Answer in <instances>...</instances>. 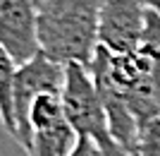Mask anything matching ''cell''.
<instances>
[{
    "label": "cell",
    "instance_id": "cell-11",
    "mask_svg": "<svg viewBox=\"0 0 160 156\" xmlns=\"http://www.w3.org/2000/svg\"><path fill=\"white\" fill-rule=\"evenodd\" d=\"M33 3H36V7H38V5H41V3H46V0H33Z\"/></svg>",
    "mask_w": 160,
    "mask_h": 156
},
{
    "label": "cell",
    "instance_id": "cell-5",
    "mask_svg": "<svg viewBox=\"0 0 160 156\" xmlns=\"http://www.w3.org/2000/svg\"><path fill=\"white\" fill-rule=\"evenodd\" d=\"M38 7L33 0H0V46L17 62H29L38 46Z\"/></svg>",
    "mask_w": 160,
    "mask_h": 156
},
{
    "label": "cell",
    "instance_id": "cell-9",
    "mask_svg": "<svg viewBox=\"0 0 160 156\" xmlns=\"http://www.w3.org/2000/svg\"><path fill=\"white\" fill-rule=\"evenodd\" d=\"M69 156H105L100 151V147L93 142V139H88V137H79L77 139V147L72 149Z\"/></svg>",
    "mask_w": 160,
    "mask_h": 156
},
{
    "label": "cell",
    "instance_id": "cell-8",
    "mask_svg": "<svg viewBox=\"0 0 160 156\" xmlns=\"http://www.w3.org/2000/svg\"><path fill=\"white\" fill-rule=\"evenodd\" d=\"M132 156H160V118L139 125V142Z\"/></svg>",
    "mask_w": 160,
    "mask_h": 156
},
{
    "label": "cell",
    "instance_id": "cell-3",
    "mask_svg": "<svg viewBox=\"0 0 160 156\" xmlns=\"http://www.w3.org/2000/svg\"><path fill=\"white\" fill-rule=\"evenodd\" d=\"M65 84V65L50 60L46 53H36L29 62L17 67L14 75V120L17 137L14 142L27 151L29 147V106L41 94H60Z\"/></svg>",
    "mask_w": 160,
    "mask_h": 156
},
{
    "label": "cell",
    "instance_id": "cell-1",
    "mask_svg": "<svg viewBox=\"0 0 160 156\" xmlns=\"http://www.w3.org/2000/svg\"><path fill=\"white\" fill-rule=\"evenodd\" d=\"M103 0H46L38 5V46L50 60L91 65L98 48Z\"/></svg>",
    "mask_w": 160,
    "mask_h": 156
},
{
    "label": "cell",
    "instance_id": "cell-4",
    "mask_svg": "<svg viewBox=\"0 0 160 156\" xmlns=\"http://www.w3.org/2000/svg\"><path fill=\"white\" fill-rule=\"evenodd\" d=\"M146 7L141 0H103L98 46L110 53H132L143 36Z\"/></svg>",
    "mask_w": 160,
    "mask_h": 156
},
{
    "label": "cell",
    "instance_id": "cell-7",
    "mask_svg": "<svg viewBox=\"0 0 160 156\" xmlns=\"http://www.w3.org/2000/svg\"><path fill=\"white\" fill-rule=\"evenodd\" d=\"M14 75L17 62L0 46V122L12 137H17V120H14Z\"/></svg>",
    "mask_w": 160,
    "mask_h": 156
},
{
    "label": "cell",
    "instance_id": "cell-6",
    "mask_svg": "<svg viewBox=\"0 0 160 156\" xmlns=\"http://www.w3.org/2000/svg\"><path fill=\"white\" fill-rule=\"evenodd\" d=\"M79 135L72 130L67 120H60L46 130L31 132L27 154L29 156H69L72 149L77 147Z\"/></svg>",
    "mask_w": 160,
    "mask_h": 156
},
{
    "label": "cell",
    "instance_id": "cell-10",
    "mask_svg": "<svg viewBox=\"0 0 160 156\" xmlns=\"http://www.w3.org/2000/svg\"><path fill=\"white\" fill-rule=\"evenodd\" d=\"M141 3H143V7H148V10L160 14V0H141Z\"/></svg>",
    "mask_w": 160,
    "mask_h": 156
},
{
    "label": "cell",
    "instance_id": "cell-2",
    "mask_svg": "<svg viewBox=\"0 0 160 156\" xmlns=\"http://www.w3.org/2000/svg\"><path fill=\"white\" fill-rule=\"evenodd\" d=\"M65 120L79 137H88L100 147L105 156H127L110 135L108 116L86 65L69 62L65 65V84L60 91Z\"/></svg>",
    "mask_w": 160,
    "mask_h": 156
}]
</instances>
